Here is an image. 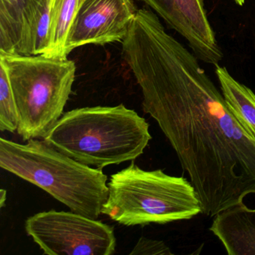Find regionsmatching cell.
Here are the masks:
<instances>
[{
    "mask_svg": "<svg viewBox=\"0 0 255 255\" xmlns=\"http://www.w3.org/2000/svg\"><path fill=\"white\" fill-rule=\"evenodd\" d=\"M210 231L228 255H255V209L243 201L216 215Z\"/></svg>",
    "mask_w": 255,
    "mask_h": 255,
    "instance_id": "obj_10",
    "label": "cell"
},
{
    "mask_svg": "<svg viewBox=\"0 0 255 255\" xmlns=\"http://www.w3.org/2000/svg\"><path fill=\"white\" fill-rule=\"evenodd\" d=\"M28 235L48 255H111L116 248L114 229L74 212L52 210L30 216Z\"/></svg>",
    "mask_w": 255,
    "mask_h": 255,
    "instance_id": "obj_6",
    "label": "cell"
},
{
    "mask_svg": "<svg viewBox=\"0 0 255 255\" xmlns=\"http://www.w3.org/2000/svg\"><path fill=\"white\" fill-rule=\"evenodd\" d=\"M78 6L79 0H50L48 43L43 56L68 59L67 44Z\"/></svg>",
    "mask_w": 255,
    "mask_h": 255,
    "instance_id": "obj_12",
    "label": "cell"
},
{
    "mask_svg": "<svg viewBox=\"0 0 255 255\" xmlns=\"http://www.w3.org/2000/svg\"><path fill=\"white\" fill-rule=\"evenodd\" d=\"M137 11L132 0H86L74 19L67 53L83 46L122 43Z\"/></svg>",
    "mask_w": 255,
    "mask_h": 255,
    "instance_id": "obj_7",
    "label": "cell"
},
{
    "mask_svg": "<svg viewBox=\"0 0 255 255\" xmlns=\"http://www.w3.org/2000/svg\"><path fill=\"white\" fill-rule=\"evenodd\" d=\"M234 2H235L237 5H240V6H243L245 4V0H234Z\"/></svg>",
    "mask_w": 255,
    "mask_h": 255,
    "instance_id": "obj_18",
    "label": "cell"
},
{
    "mask_svg": "<svg viewBox=\"0 0 255 255\" xmlns=\"http://www.w3.org/2000/svg\"><path fill=\"white\" fill-rule=\"evenodd\" d=\"M50 23V0H26L15 9L0 11V53L44 55Z\"/></svg>",
    "mask_w": 255,
    "mask_h": 255,
    "instance_id": "obj_8",
    "label": "cell"
},
{
    "mask_svg": "<svg viewBox=\"0 0 255 255\" xmlns=\"http://www.w3.org/2000/svg\"><path fill=\"white\" fill-rule=\"evenodd\" d=\"M0 167L91 219L102 214L108 198V178L102 169L78 162L44 139L20 144L0 138Z\"/></svg>",
    "mask_w": 255,
    "mask_h": 255,
    "instance_id": "obj_3",
    "label": "cell"
},
{
    "mask_svg": "<svg viewBox=\"0 0 255 255\" xmlns=\"http://www.w3.org/2000/svg\"><path fill=\"white\" fill-rule=\"evenodd\" d=\"M26 0H0V11H11L23 5Z\"/></svg>",
    "mask_w": 255,
    "mask_h": 255,
    "instance_id": "obj_16",
    "label": "cell"
},
{
    "mask_svg": "<svg viewBox=\"0 0 255 255\" xmlns=\"http://www.w3.org/2000/svg\"><path fill=\"white\" fill-rule=\"evenodd\" d=\"M7 199V191L5 189H2L0 190V207H2L5 206V202Z\"/></svg>",
    "mask_w": 255,
    "mask_h": 255,
    "instance_id": "obj_17",
    "label": "cell"
},
{
    "mask_svg": "<svg viewBox=\"0 0 255 255\" xmlns=\"http://www.w3.org/2000/svg\"><path fill=\"white\" fill-rule=\"evenodd\" d=\"M15 101L17 132L27 141L44 138L62 117L75 80V63L43 55L0 53Z\"/></svg>",
    "mask_w": 255,
    "mask_h": 255,
    "instance_id": "obj_5",
    "label": "cell"
},
{
    "mask_svg": "<svg viewBox=\"0 0 255 255\" xmlns=\"http://www.w3.org/2000/svg\"><path fill=\"white\" fill-rule=\"evenodd\" d=\"M215 67L227 104L242 126L255 138V94L235 80L225 67L219 65Z\"/></svg>",
    "mask_w": 255,
    "mask_h": 255,
    "instance_id": "obj_11",
    "label": "cell"
},
{
    "mask_svg": "<svg viewBox=\"0 0 255 255\" xmlns=\"http://www.w3.org/2000/svg\"><path fill=\"white\" fill-rule=\"evenodd\" d=\"M129 255H171L173 253L163 242L141 237Z\"/></svg>",
    "mask_w": 255,
    "mask_h": 255,
    "instance_id": "obj_14",
    "label": "cell"
},
{
    "mask_svg": "<svg viewBox=\"0 0 255 255\" xmlns=\"http://www.w3.org/2000/svg\"><path fill=\"white\" fill-rule=\"evenodd\" d=\"M108 187L102 214L125 226L165 225L189 220L202 213L191 182L161 169L145 171L132 162L112 174Z\"/></svg>",
    "mask_w": 255,
    "mask_h": 255,
    "instance_id": "obj_4",
    "label": "cell"
},
{
    "mask_svg": "<svg viewBox=\"0 0 255 255\" xmlns=\"http://www.w3.org/2000/svg\"><path fill=\"white\" fill-rule=\"evenodd\" d=\"M86 2V0H79V6H78V10L79 8H80V7L82 6V5H83V4L85 3V2Z\"/></svg>",
    "mask_w": 255,
    "mask_h": 255,
    "instance_id": "obj_19",
    "label": "cell"
},
{
    "mask_svg": "<svg viewBox=\"0 0 255 255\" xmlns=\"http://www.w3.org/2000/svg\"><path fill=\"white\" fill-rule=\"evenodd\" d=\"M138 2H143L149 8L153 10L161 18L165 20V23L173 29L174 26V17L172 10L168 0H136Z\"/></svg>",
    "mask_w": 255,
    "mask_h": 255,
    "instance_id": "obj_15",
    "label": "cell"
},
{
    "mask_svg": "<svg viewBox=\"0 0 255 255\" xmlns=\"http://www.w3.org/2000/svg\"><path fill=\"white\" fill-rule=\"evenodd\" d=\"M151 138L145 119L120 104L71 110L43 139L78 162L102 169L133 161Z\"/></svg>",
    "mask_w": 255,
    "mask_h": 255,
    "instance_id": "obj_2",
    "label": "cell"
},
{
    "mask_svg": "<svg viewBox=\"0 0 255 255\" xmlns=\"http://www.w3.org/2000/svg\"><path fill=\"white\" fill-rule=\"evenodd\" d=\"M122 57L159 125L214 217L255 194V138L242 126L198 58L140 8L122 42Z\"/></svg>",
    "mask_w": 255,
    "mask_h": 255,
    "instance_id": "obj_1",
    "label": "cell"
},
{
    "mask_svg": "<svg viewBox=\"0 0 255 255\" xmlns=\"http://www.w3.org/2000/svg\"><path fill=\"white\" fill-rule=\"evenodd\" d=\"M0 129L14 132L17 129L15 101L6 71L0 66Z\"/></svg>",
    "mask_w": 255,
    "mask_h": 255,
    "instance_id": "obj_13",
    "label": "cell"
},
{
    "mask_svg": "<svg viewBox=\"0 0 255 255\" xmlns=\"http://www.w3.org/2000/svg\"><path fill=\"white\" fill-rule=\"evenodd\" d=\"M172 10L173 29L186 39L198 60L219 65L224 54L216 38L203 0H168Z\"/></svg>",
    "mask_w": 255,
    "mask_h": 255,
    "instance_id": "obj_9",
    "label": "cell"
}]
</instances>
